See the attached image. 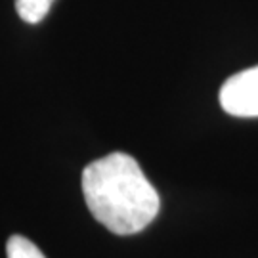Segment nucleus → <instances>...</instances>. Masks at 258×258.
<instances>
[{
	"label": "nucleus",
	"instance_id": "obj_1",
	"mask_svg": "<svg viewBox=\"0 0 258 258\" xmlns=\"http://www.w3.org/2000/svg\"><path fill=\"white\" fill-rule=\"evenodd\" d=\"M83 195L94 218L117 235L146 230L161 207L159 194L138 161L122 151L84 166Z\"/></svg>",
	"mask_w": 258,
	"mask_h": 258
},
{
	"label": "nucleus",
	"instance_id": "obj_4",
	"mask_svg": "<svg viewBox=\"0 0 258 258\" xmlns=\"http://www.w3.org/2000/svg\"><path fill=\"white\" fill-rule=\"evenodd\" d=\"M6 256L8 258H46L31 239L23 235H12L6 243Z\"/></svg>",
	"mask_w": 258,
	"mask_h": 258
},
{
	"label": "nucleus",
	"instance_id": "obj_2",
	"mask_svg": "<svg viewBox=\"0 0 258 258\" xmlns=\"http://www.w3.org/2000/svg\"><path fill=\"white\" fill-rule=\"evenodd\" d=\"M220 105L233 117H258V65L235 73L222 84Z\"/></svg>",
	"mask_w": 258,
	"mask_h": 258
},
{
	"label": "nucleus",
	"instance_id": "obj_3",
	"mask_svg": "<svg viewBox=\"0 0 258 258\" xmlns=\"http://www.w3.org/2000/svg\"><path fill=\"white\" fill-rule=\"evenodd\" d=\"M55 0H16V10L25 23L35 25L48 16Z\"/></svg>",
	"mask_w": 258,
	"mask_h": 258
}]
</instances>
